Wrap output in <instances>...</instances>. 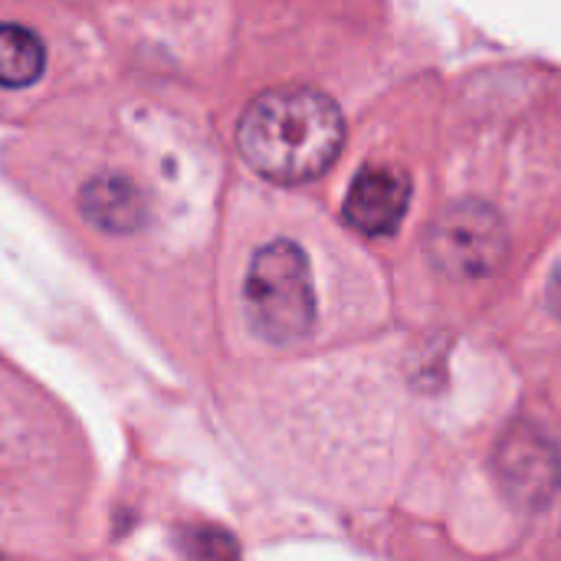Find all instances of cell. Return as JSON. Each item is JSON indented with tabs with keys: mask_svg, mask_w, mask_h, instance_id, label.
Wrapping results in <instances>:
<instances>
[{
	"mask_svg": "<svg viewBox=\"0 0 561 561\" xmlns=\"http://www.w3.org/2000/svg\"><path fill=\"white\" fill-rule=\"evenodd\" d=\"M46 49L36 33L16 23H0V85L26 89L43 76Z\"/></svg>",
	"mask_w": 561,
	"mask_h": 561,
	"instance_id": "52a82bcc",
	"label": "cell"
},
{
	"mask_svg": "<svg viewBox=\"0 0 561 561\" xmlns=\"http://www.w3.org/2000/svg\"><path fill=\"white\" fill-rule=\"evenodd\" d=\"M408 204L411 178L394 164H368L352 181V191L345 197V220L368 237H385L398 230Z\"/></svg>",
	"mask_w": 561,
	"mask_h": 561,
	"instance_id": "5b68a950",
	"label": "cell"
},
{
	"mask_svg": "<svg viewBox=\"0 0 561 561\" xmlns=\"http://www.w3.org/2000/svg\"><path fill=\"white\" fill-rule=\"evenodd\" d=\"M345 145L339 105L306 85L273 89L253 99L237 125L240 154L276 184H306L319 178Z\"/></svg>",
	"mask_w": 561,
	"mask_h": 561,
	"instance_id": "6da1fadb",
	"label": "cell"
},
{
	"mask_svg": "<svg viewBox=\"0 0 561 561\" xmlns=\"http://www.w3.org/2000/svg\"><path fill=\"white\" fill-rule=\"evenodd\" d=\"M431 263L447 276L480 279L503 266L510 237L503 217L483 201H460L447 207L427 237Z\"/></svg>",
	"mask_w": 561,
	"mask_h": 561,
	"instance_id": "3957f363",
	"label": "cell"
},
{
	"mask_svg": "<svg viewBox=\"0 0 561 561\" xmlns=\"http://www.w3.org/2000/svg\"><path fill=\"white\" fill-rule=\"evenodd\" d=\"M496 473L506 493L523 506H542L552 500L561 480L556 447L533 427H510L496 450Z\"/></svg>",
	"mask_w": 561,
	"mask_h": 561,
	"instance_id": "277c9868",
	"label": "cell"
},
{
	"mask_svg": "<svg viewBox=\"0 0 561 561\" xmlns=\"http://www.w3.org/2000/svg\"><path fill=\"white\" fill-rule=\"evenodd\" d=\"M82 210L95 227L125 233L145 220V197L125 178H99L95 184L85 187Z\"/></svg>",
	"mask_w": 561,
	"mask_h": 561,
	"instance_id": "8992f818",
	"label": "cell"
},
{
	"mask_svg": "<svg viewBox=\"0 0 561 561\" xmlns=\"http://www.w3.org/2000/svg\"><path fill=\"white\" fill-rule=\"evenodd\" d=\"M243 299L266 342H302L316 325V286L302 247L293 240H273L256 250L243 283Z\"/></svg>",
	"mask_w": 561,
	"mask_h": 561,
	"instance_id": "7a4b0ae2",
	"label": "cell"
}]
</instances>
